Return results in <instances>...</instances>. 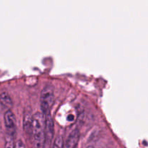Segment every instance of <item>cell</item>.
I'll return each instance as SVG.
<instances>
[{
    "instance_id": "obj_1",
    "label": "cell",
    "mask_w": 148,
    "mask_h": 148,
    "mask_svg": "<svg viewBox=\"0 0 148 148\" xmlns=\"http://www.w3.org/2000/svg\"><path fill=\"white\" fill-rule=\"evenodd\" d=\"M46 116L42 113L36 112L33 114L30 138L33 148H43L45 142Z\"/></svg>"
},
{
    "instance_id": "obj_2",
    "label": "cell",
    "mask_w": 148,
    "mask_h": 148,
    "mask_svg": "<svg viewBox=\"0 0 148 148\" xmlns=\"http://www.w3.org/2000/svg\"><path fill=\"white\" fill-rule=\"evenodd\" d=\"M54 101V88L51 84L46 85L41 90L40 95V107L41 113L46 116L50 113V109Z\"/></svg>"
},
{
    "instance_id": "obj_3",
    "label": "cell",
    "mask_w": 148,
    "mask_h": 148,
    "mask_svg": "<svg viewBox=\"0 0 148 148\" xmlns=\"http://www.w3.org/2000/svg\"><path fill=\"white\" fill-rule=\"evenodd\" d=\"M4 121L7 134L13 136L16 131L17 121H16L15 115L12 111V110H8V111H5L4 115Z\"/></svg>"
},
{
    "instance_id": "obj_4",
    "label": "cell",
    "mask_w": 148,
    "mask_h": 148,
    "mask_svg": "<svg viewBox=\"0 0 148 148\" xmlns=\"http://www.w3.org/2000/svg\"><path fill=\"white\" fill-rule=\"evenodd\" d=\"M33 119V115L31 114V110L25 109L23 116V128L26 134H29V135H30L31 132Z\"/></svg>"
},
{
    "instance_id": "obj_5",
    "label": "cell",
    "mask_w": 148,
    "mask_h": 148,
    "mask_svg": "<svg viewBox=\"0 0 148 148\" xmlns=\"http://www.w3.org/2000/svg\"><path fill=\"white\" fill-rule=\"evenodd\" d=\"M0 101H1V105L3 108L7 111L10 110L11 107L13 105V101L12 98L10 97V94L6 91H2L0 95Z\"/></svg>"
},
{
    "instance_id": "obj_6",
    "label": "cell",
    "mask_w": 148,
    "mask_h": 148,
    "mask_svg": "<svg viewBox=\"0 0 148 148\" xmlns=\"http://www.w3.org/2000/svg\"><path fill=\"white\" fill-rule=\"evenodd\" d=\"M64 143L63 138L62 136L59 135L54 140L52 148H64Z\"/></svg>"
},
{
    "instance_id": "obj_7",
    "label": "cell",
    "mask_w": 148,
    "mask_h": 148,
    "mask_svg": "<svg viewBox=\"0 0 148 148\" xmlns=\"http://www.w3.org/2000/svg\"><path fill=\"white\" fill-rule=\"evenodd\" d=\"M14 144L13 143L12 136L7 134V139H6L5 148H14Z\"/></svg>"
},
{
    "instance_id": "obj_8",
    "label": "cell",
    "mask_w": 148,
    "mask_h": 148,
    "mask_svg": "<svg viewBox=\"0 0 148 148\" xmlns=\"http://www.w3.org/2000/svg\"><path fill=\"white\" fill-rule=\"evenodd\" d=\"M14 148H26L25 145L24 143H23V141L20 140H17L15 143H14Z\"/></svg>"
},
{
    "instance_id": "obj_9",
    "label": "cell",
    "mask_w": 148,
    "mask_h": 148,
    "mask_svg": "<svg viewBox=\"0 0 148 148\" xmlns=\"http://www.w3.org/2000/svg\"><path fill=\"white\" fill-rule=\"evenodd\" d=\"M86 148H95V147L92 145H90V146H88Z\"/></svg>"
}]
</instances>
